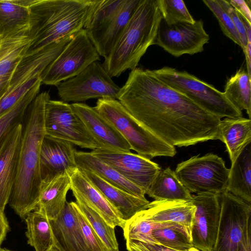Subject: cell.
Listing matches in <instances>:
<instances>
[{
    "label": "cell",
    "instance_id": "b9f144b4",
    "mask_svg": "<svg viewBox=\"0 0 251 251\" xmlns=\"http://www.w3.org/2000/svg\"><path fill=\"white\" fill-rule=\"evenodd\" d=\"M128 251H187L172 249L157 244H150L137 240L126 241Z\"/></svg>",
    "mask_w": 251,
    "mask_h": 251
},
{
    "label": "cell",
    "instance_id": "4316f807",
    "mask_svg": "<svg viewBox=\"0 0 251 251\" xmlns=\"http://www.w3.org/2000/svg\"><path fill=\"white\" fill-rule=\"evenodd\" d=\"M140 0H125L114 17L92 43L100 56L105 58L109 53Z\"/></svg>",
    "mask_w": 251,
    "mask_h": 251
},
{
    "label": "cell",
    "instance_id": "7bdbcfd3",
    "mask_svg": "<svg viewBox=\"0 0 251 251\" xmlns=\"http://www.w3.org/2000/svg\"><path fill=\"white\" fill-rule=\"evenodd\" d=\"M227 2L251 24V0H228Z\"/></svg>",
    "mask_w": 251,
    "mask_h": 251
},
{
    "label": "cell",
    "instance_id": "603a6c76",
    "mask_svg": "<svg viewBox=\"0 0 251 251\" xmlns=\"http://www.w3.org/2000/svg\"><path fill=\"white\" fill-rule=\"evenodd\" d=\"M79 170L100 190L125 222L145 208L150 202L146 199L137 197L109 183L91 171Z\"/></svg>",
    "mask_w": 251,
    "mask_h": 251
},
{
    "label": "cell",
    "instance_id": "d6a6232c",
    "mask_svg": "<svg viewBox=\"0 0 251 251\" xmlns=\"http://www.w3.org/2000/svg\"><path fill=\"white\" fill-rule=\"evenodd\" d=\"M163 227H175L190 231L185 226L172 222L157 223L145 219L137 213L126 221L123 228L126 241L137 240L144 243L156 244L152 237V231Z\"/></svg>",
    "mask_w": 251,
    "mask_h": 251
},
{
    "label": "cell",
    "instance_id": "9a60e30c",
    "mask_svg": "<svg viewBox=\"0 0 251 251\" xmlns=\"http://www.w3.org/2000/svg\"><path fill=\"white\" fill-rule=\"evenodd\" d=\"M116 169L122 176L146 194L161 169L157 163L138 154L99 148L90 151Z\"/></svg>",
    "mask_w": 251,
    "mask_h": 251
},
{
    "label": "cell",
    "instance_id": "e0dca14e",
    "mask_svg": "<svg viewBox=\"0 0 251 251\" xmlns=\"http://www.w3.org/2000/svg\"><path fill=\"white\" fill-rule=\"evenodd\" d=\"M75 151L71 143L45 135L40 157L42 180L73 172L77 168L75 162Z\"/></svg>",
    "mask_w": 251,
    "mask_h": 251
},
{
    "label": "cell",
    "instance_id": "4fadbf2b",
    "mask_svg": "<svg viewBox=\"0 0 251 251\" xmlns=\"http://www.w3.org/2000/svg\"><path fill=\"white\" fill-rule=\"evenodd\" d=\"M209 36L200 20L193 23H179L167 25L162 20L154 45H157L175 57L184 54L193 55L203 50Z\"/></svg>",
    "mask_w": 251,
    "mask_h": 251
},
{
    "label": "cell",
    "instance_id": "44dd1931",
    "mask_svg": "<svg viewBox=\"0 0 251 251\" xmlns=\"http://www.w3.org/2000/svg\"><path fill=\"white\" fill-rule=\"evenodd\" d=\"M50 222L54 244L62 251H91L81 233L73 201H66L59 216Z\"/></svg>",
    "mask_w": 251,
    "mask_h": 251
},
{
    "label": "cell",
    "instance_id": "f35d334b",
    "mask_svg": "<svg viewBox=\"0 0 251 251\" xmlns=\"http://www.w3.org/2000/svg\"><path fill=\"white\" fill-rule=\"evenodd\" d=\"M203 2L217 19L224 34L242 47L239 35L232 19L219 4L217 0H203Z\"/></svg>",
    "mask_w": 251,
    "mask_h": 251
},
{
    "label": "cell",
    "instance_id": "1f68e13d",
    "mask_svg": "<svg viewBox=\"0 0 251 251\" xmlns=\"http://www.w3.org/2000/svg\"><path fill=\"white\" fill-rule=\"evenodd\" d=\"M228 100L238 110H245L251 117V76L244 69H239L227 81L224 92Z\"/></svg>",
    "mask_w": 251,
    "mask_h": 251
},
{
    "label": "cell",
    "instance_id": "60d3db41",
    "mask_svg": "<svg viewBox=\"0 0 251 251\" xmlns=\"http://www.w3.org/2000/svg\"><path fill=\"white\" fill-rule=\"evenodd\" d=\"M219 4L227 12L232 19L233 23L239 35L242 49L245 54L248 45V40L246 36L244 26L235 9L226 0H217Z\"/></svg>",
    "mask_w": 251,
    "mask_h": 251
},
{
    "label": "cell",
    "instance_id": "d4e9b609",
    "mask_svg": "<svg viewBox=\"0 0 251 251\" xmlns=\"http://www.w3.org/2000/svg\"><path fill=\"white\" fill-rule=\"evenodd\" d=\"M75 157V164L79 169L91 171L109 183L137 197L146 199V193L142 189L91 152L76 151Z\"/></svg>",
    "mask_w": 251,
    "mask_h": 251
},
{
    "label": "cell",
    "instance_id": "7402d4cb",
    "mask_svg": "<svg viewBox=\"0 0 251 251\" xmlns=\"http://www.w3.org/2000/svg\"><path fill=\"white\" fill-rule=\"evenodd\" d=\"M195 210L196 207L191 201L154 200L137 213L154 222L182 225L191 232Z\"/></svg>",
    "mask_w": 251,
    "mask_h": 251
},
{
    "label": "cell",
    "instance_id": "484cf974",
    "mask_svg": "<svg viewBox=\"0 0 251 251\" xmlns=\"http://www.w3.org/2000/svg\"><path fill=\"white\" fill-rule=\"evenodd\" d=\"M218 139L225 144L231 163H233L245 147L251 142V119L239 117L221 120Z\"/></svg>",
    "mask_w": 251,
    "mask_h": 251
},
{
    "label": "cell",
    "instance_id": "ffe728a7",
    "mask_svg": "<svg viewBox=\"0 0 251 251\" xmlns=\"http://www.w3.org/2000/svg\"><path fill=\"white\" fill-rule=\"evenodd\" d=\"M22 123L11 131L0 149V211L9 202L16 174Z\"/></svg>",
    "mask_w": 251,
    "mask_h": 251
},
{
    "label": "cell",
    "instance_id": "ac0fdd59",
    "mask_svg": "<svg viewBox=\"0 0 251 251\" xmlns=\"http://www.w3.org/2000/svg\"><path fill=\"white\" fill-rule=\"evenodd\" d=\"M29 43L28 25L0 38V99L7 91L14 72Z\"/></svg>",
    "mask_w": 251,
    "mask_h": 251
},
{
    "label": "cell",
    "instance_id": "bcb514c9",
    "mask_svg": "<svg viewBox=\"0 0 251 251\" xmlns=\"http://www.w3.org/2000/svg\"><path fill=\"white\" fill-rule=\"evenodd\" d=\"M48 251H62L59 247L55 244Z\"/></svg>",
    "mask_w": 251,
    "mask_h": 251
},
{
    "label": "cell",
    "instance_id": "3957f363",
    "mask_svg": "<svg viewBox=\"0 0 251 251\" xmlns=\"http://www.w3.org/2000/svg\"><path fill=\"white\" fill-rule=\"evenodd\" d=\"M101 0H34L29 6L30 43L25 55L75 34L89 25Z\"/></svg>",
    "mask_w": 251,
    "mask_h": 251
},
{
    "label": "cell",
    "instance_id": "8d00e7d4",
    "mask_svg": "<svg viewBox=\"0 0 251 251\" xmlns=\"http://www.w3.org/2000/svg\"><path fill=\"white\" fill-rule=\"evenodd\" d=\"M152 237L156 243L178 251H187L193 247L190 233L175 227H163L154 229Z\"/></svg>",
    "mask_w": 251,
    "mask_h": 251
},
{
    "label": "cell",
    "instance_id": "d6986e66",
    "mask_svg": "<svg viewBox=\"0 0 251 251\" xmlns=\"http://www.w3.org/2000/svg\"><path fill=\"white\" fill-rule=\"evenodd\" d=\"M68 175L71 181L70 189L74 196L80 198L112 227L124 228L126 222L121 218L100 190L78 168Z\"/></svg>",
    "mask_w": 251,
    "mask_h": 251
},
{
    "label": "cell",
    "instance_id": "5b68a950",
    "mask_svg": "<svg viewBox=\"0 0 251 251\" xmlns=\"http://www.w3.org/2000/svg\"><path fill=\"white\" fill-rule=\"evenodd\" d=\"M95 109L119 132L131 150L149 159L173 157L175 147L163 141L139 123L117 99H100Z\"/></svg>",
    "mask_w": 251,
    "mask_h": 251
},
{
    "label": "cell",
    "instance_id": "83f0119b",
    "mask_svg": "<svg viewBox=\"0 0 251 251\" xmlns=\"http://www.w3.org/2000/svg\"><path fill=\"white\" fill-rule=\"evenodd\" d=\"M226 191L251 204V142L231 163Z\"/></svg>",
    "mask_w": 251,
    "mask_h": 251
},
{
    "label": "cell",
    "instance_id": "30bf717a",
    "mask_svg": "<svg viewBox=\"0 0 251 251\" xmlns=\"http://www.w3.org/2000/svg\"><path fill=\"white\" fill-rule=\"evenodd\" d=\"M100 60V55L86 30L82 29L74 35L62 51L43 71L41 84L56 86Z\"/></svg>",
    "mask_w": 251,
    "mask_h": 251
},
{
    "label": "cell",
    "instance_id": "cb8c5ba5",
    "mask_svg": "<svg viewBox=\"0 0 251 251\" xmlns=\"http://www.w3.org/2000/svg\"><path fill=\"white\" fill-rule=\"evenodd\" d=\"M70 188V178L66 173L42 180L35 210L45 215L49 220L55 219L65 207L66 195Z\"/></svg>",
    "mask_w": 251,
    "mask_h": 251
},
{
    "label": "cell",
    "instance_id": "f6af8a7d",
    "mask_svg": "<svg viewBox=\"0 0 251 251\" xmlns=\"http://www.w3.org/2000/svg\"><path fill=\"white\" fill-rule=\"evenodd\" d=\"M247 66V72L251 76V43H248L246 51L245 53Z\"/></svg>",
    "mask_w": 251,
    "mask_h": 251
},
{
    "label": "cell",
    "instance_id": "ba28073f",
    "mask_svg": "<svg viewBox=\"0 0 251 251\" xmlns=\"http://www.w3.org/2000/svg\"><path fill=\"white\" fill-rule=\"evenodd\" d=\"M221 212L211 251H241L251 243V204L225 191L220 195Z\"/></svg>",
    "mask_w": 251,
    "mask_h": 251
},
{
    "label": "cell",
    "instance_id": "6da1fadb",
    "mask_svg": "<svg viewBox=\"0 0 251 251\" xmlns=\"http://www.w3.org/2000/svg\"><path fill=\"white\" fill-rule=\"evenodd\" d=\"M117 100L139 123L172 146L218 139L221 119L164 83L152 70L131 71Z\"/></svg>",
    "mask_w": 251,
    "mask_h": 251
},
{
    "label": "cell",
    "instance_id": "7dc6e473",
    "mask_svg": "<svg viewBox=\"0 0 251 251\" xmlns=\"http://www.w3.org/2000/svg\"><path fill=\"white\" fill-rule=\"evenodd\" d=\"M241 251H251V244H249L245 246L242 249Z\"/></svg>",
    "mask_w": 251,
    "mask_h": 251
},
{
    "label": "cell",
    "instance_id": "ab89813d",
    "mask_svg": "<svg viewBox=\"0 0 251 251\" xmlns=\"http://www.w3.org/2000/svg\"><path fill=\"white\" fill-rule=\"evenodd\" d=\"M81 233L91 251H109L79 210L75 201H73Z\"/></svg>",
    "mask_w": 251,
    "mask_h": 251
},
{
    "label": "cell",
    "instance_id": "ee69618b",
    "mask_svg": "<svg viewBox=\"0 0 251 251\" xmlns=\"http://www.w3.org/2000/svg\"><path fill=\"white\" fill-rule=\"evenodd\" d=\"M9 226L3 212L0 211V246L5 239Z\"/></svg>",
    "mask_w": 251,
    "mask_h": 251
},
{
    "label": "cell",
    "instance_id": "4dcf8cb0",
    "mask_svg": "<svg viewBox=\"0 0 251 251\" xmlns=\"http://www.w3.org/2000/svg\"><path fill=\"white\" fill-rule=\"evenodd\" d=\"M25 223L28 244L35 251L49 250L54 244V239L49 219L35 210L26 215Z\"/></svg>",
    "mask_w": 251,
    "mask_h": 251
},
{
    "label": "cell",
    "instance_id": "836d02e7",
    "mask_svg": "<svg viewBox=\"0 0 251 251\" xmlns=\"http://www.w3.org/2000/svg\"><path fill=\"white\" fill-rule=\"evenodd\" d=\"M41 84V82L37 83L11 109L0 116V149L11 131L23 123L27 108L39 93Z\"/></svg>",
    "mask_w": 251,
    "mask_h": 251
},
{
    "label": "cell",
    "instance_id": "5bb4252c",
    "mask_svg": "<svg viewBox=\"0 0 251 251\" xmlns=\"http://www.w3.org/2000/svg\"><path fill=\"white\" fill-rule=\"evenodd\" d=\"M220 195L211 193L192 195L196 210L191 227L193 246L201 251H211L217 233L221 212Z\"/></svg>",
    "mask_w": 251,
    "mask_h": 251
},
{
    "label": "cell",
    "instance_id": "2e32d148",
    "mask_svg": "<svg viewBox=\"0 0 251 251\" xmlns=\"http://www.w3.org/2000/svg\"><path fill=\"white\" fill-rule=\"evenodd\" d=\"M71 105L100 148L118 151H130L128 143L94 107L81 102L73 103Z\"/></svg>",
    "mask_w": 251,
    "mask_h": 251
},
{
    "label": "cell",
    "instance_id": "e575fe53",
    "mask_svg": "<svg viewBox=\"0 0 251 251\" xmlns=\"http://www.w3.org/2000/svg\"><path fill=\"white\" fill-rule=\"evenodd\" d=\"M75 202L83 216L109 251H119L115 228L110 226L97 212L78 197L74 195Z\"/></svg>",
    "mask_w": 251,
    "mask_h": 251
},
{
    "label": "cell",
    "instance_id": "74e56055",
    "mask_svg": "<svg viewBox=\"0 0 251 251\" xmlns=\"http://www.w3.org/2000/svg\"><path fill=\"white\" fill-rule=\"evenodd\" d=\"M158 2L163 20L167 25L195 22L182 0H158Z\"/></svg>",
    "mask_w": 251,
    "mask_h": 251
},
{
    "label": "cell",
    "instance_id": "c3c4849f",
    "mask_svg": "<svg viewBox=\"0 0 251 251\" xmlns=\"http://www.w3.org/2000/svg\"><path fill=\"white\" fill-rule=\"evenodd\" d=\"M187 251H201L200 250L198 249V248L193 246L191 248H190Z\"/></svg>",
    "mask_w": 251,
    "mask_h": 251
},
{
    "label": "cell",
    "instance_id": "681fc988",
    "mask_svg": "<svg viewBox=\"0 0 251 251\" xmlns=\"http://www.w3.org/2000/svg\"><path fill=\"white\" fill-rule=\"evenodd\" d=\"M0 251H11L10 250L5 249H1L0 248Z\"/></svg>",
    "mask_w": 251,
    "mask_h": 251
},
{
    "label": "cell",
    "instance_id": "7a4b0ae2",
    "mask_svg": "<svg viewBox=\"0 0 251 251\" xmlns=\"http://www.w3.org/2000/svg\"><path fill=\"white\" fill-rule=\"evenodd\" d=\"M50 99L48 92L39 93L28 105L22 123L16 174L9 201L22 218L36 209L38 201L40 152L45 135L46 105Z\"/></svg>",
    "mask_w": 251,
    "mask_h": 251
},
{
    "label": "cell",
    "instance_id": "d590c367",
    "mask_svg": "<svg viewBox=\"0 0 251 251\" xmlns=\"http://www.w3.org/2000/svg\"><path fill=\"white\" fill-rule=\"evenodd\" d=\"M125 0H101L86 30L93 43L124 3Z\"/></svg>",
    "mask_w": 251,
    "mask_h": 251
},
{
    "label": "cell",
    "instance_id": "277c9868",
    "mask_svg": "<svg viewBox=\"0 0 251 251\" xmlns=\"http://www.w3.org/2000/svg\"><path fill=\"white\" fill-rule=\"evenodd\" d=\"M163 19L158 0H140L102 66L111 77L137 68L148 48L154 45Z\"/></svg>",
    "mask_w": 251,
    "mask_h": 251
},
{
    "label": "cell",
    "instance_id": "7c38bea8",
    "mask_svg": "<svg viewBox=\"0 0 251 251\" xmlns=\"http://www.w3.org/2000/svg\"><path fill=\"white\" fill-rule=\"evenodd\" d=\"M45 131L46 135L82 148L92 151L100 148L71 105L62 100L50 99L47 102Z\"/></svg>",
    "mask_w": 251,
    "mask_h": 251
},
{
    "label": "cell",
    "instance_id": "f1b7e54d",
    "mask_svg": "<svg viewBox=\"0 0 251 251\" xmlns=\"http://www.w3.org/2000/svg\"><path fill=\"white\" fill-rule=\"evenodd\" d=\"M156 201H191L192 195L170 167L161 169L146 194Z\"/></svg>",
    "mask_w": 251,
    "mask_h": 251
},
{
    "label": "cell",
    "instance_id": "8992f818",
    "mask_svg": "<svg viewBox=\"0 0 251 251\" xmlns=\"http://www.w3.org/2000/svg\"><path fill=\"white\" fill-rule=\"evenodd\" d=\"M164 83L186 96L200 107L220 119L242 117L224 93L186 71L163 67L152 70Z\"/></svg>",
    "mask_w": 251,
    "mask_h": 251
},
{
    "label": "cell",
    "instance_id": "9c48e42d",
    "mask_svg": "<svg viewBox=\"0 0 251 251\" xmlns=\"http://www.w3.org/2000/svg\"><path fill=\"white\" fill-rule=\"evenodd\" d=\"M174 172L190 193L221 194L226 191L229 169L216 154L193 156L178 163Z\"/></svg>",
    "mask_w": 251,
    "mask_h": 251
},
{
    "label": "cell",
    "instance_id": "f546056e",
    "mask_svg": "<svg viewBox=\"0 0 251 251\" xmlns=\"http://www.w3.org/2000/svg\"><path fill=\"white\" fill-rule=\"evenodd\" d=\"M34 0H0V38L27 25Z\"/></svg>",
    "mask_w": 251,
    "mask_h": 251
},
{
    "label": "cell",
    "instance_id": "8fae6325",
    "mask_svg": "<svg viewBox=\"0 0 251 251\" xmlns=\"http://www.w3.org/2000/svg\"><path fill=\"white\" fill-rule=\"evenodd\" d=\"M56 87L61 100L67 103L98 98L117 100L121 88L98 61L93 62L80 74Z\"/></svg>",
    "mask_w": 251,
    "mask_h": 251
},
{
    "label": "cell",
    "instance_id": "52a82bcc",
    "mask_svg": "<svg viewBox=\"0 0 251 251\" xmlns=\"http://www.w3.org/2000/svg\"><path fill=\"white\" fill-rule=\"evenodd\" d=\"M75 34L23 57L14 72L7 91L0 99V116L11 109L37 83L41 82L43 71L62 51Z\"/></svg>",
    "mask_w": 251,
    "mask_h": 251
}]
</instances>
